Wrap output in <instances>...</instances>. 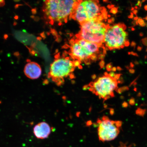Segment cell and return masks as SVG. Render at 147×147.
I'll list each match as a JSON object with an SVG mask.
<instances>
[{"instance_id": "f546056e", "label": "cell", "mask_w": 147, "mask_h": 147, "mask_svg": "<svg viewBox=\"0 0 147 147\" xmlns=\"http://www.w3.org/2000/svg\"><path fill=\"white\" fill-rule=\"evenodd\" d=\"M109 75L110 77L114 78L115 74L113 72H111L109 74Z\"/></svg>"}, {"instance_id": "f907efd6", "label": "cell", "mask_w": 147, "mask_h": 147, "mask_svg": "<svg viewBox=\"0 0 147 147\" xmlns=\"http://www.w3.org/2000/svg\"><path fill=\"white\" fill-rule=\"evenodd\" d=\"M111 20H112V22H114L115 21V18H111Z\"/></svg>"}, {"instance_id": "db71d44e", "label": "cell", "mask_w": 147, "mask_h": 147, "mask_svg": "<svg viewBox=\"0 0 147 147\" xmlns=\"http://www.w3.org/2000/svg\"><path fill=\"white\" fill-rule=\"evenodd\" d=\"M137 84V83L136 82H134V83L133 84V85L134 86L136 85Z\"/></svg>"}, {"instance_id": "60d3db41", "label": "cell", "mask_w": 147, "mask_h": 147, "mask_svg": "<svg viewBox=\"0 0 147 147\" xmlns=\"http://www.w3.org/2000/svg\"><path fill=\"white\" fill-rule=\"evenodd\" d=\"M134 17V16L133 15H130L129 16H128V18H133Z\"/></svg>"}, {"instance_id": "e7e4bbea", "label": "cell", "mask_w": 147, "mask_h": 147, "mask_svg": "<svg viewBox=\"0 0 147 147\" xmlns=\"http://www.w3.org/2000/svg\"><path fill=\"white\" fill-rule=\"evenodd\" d=\"M145 1H141V2L143 3V2H144Z\"/></svg>"}, {"instance_id": "30bf717a", "label": "cell", "mask_w": 147, "mask_h": 147, "mask_svg": "<svg viewBox=\"0 0 147 147\" xmlns=\"http://www.w3.org/2000/svg\"><path fill=\"white\" fill-rule=\"evenodd\" d=\"M71 45V53L72 54V56L76 59L80 61H85L90 57L91 56L87 51L78 43H75V42Z\"/></svg>"}, {"instance_id": "cb8c5ba5", "label": "cell", "mask_w": 147, "mask_h": 147, "mask_svg": "<svg viewBox=\"0 0 147 147\" xmlns=\"http://www.w3.org/2000/svg\"><path fill=\"white\" fill-rule=\"evenodd\" d=\"M119 147H131V145H130L129 146H127L126 144H124V143L121 142L120 143V146Z\"/></svg>"}, {"instance_id": "277c9868", "label": "cell", "mask_w": 147, "mask_h": 147, "mask_svg": "<svg viewBox=\"0 0 147 147\" xmlns=\"http://www.w3.org/2000/svg\"><path fill=\"white\" fill-rule=\"evenodd\" d=\"M75 67L71 61L65 58L57 59L51 64L48 78L58 86H61L64 82V78L70 76Z\"/></svg>"}, {"instance_id": "3957f363", "label": "cell", "mask_w": 147, "mask_h": 147, "mask_svg": "<svg viewBox=\"0 0 147 147\" xmlns=\"http://www.w3.org/2000/svg\"><path fill=\"white\" fill-rule=\"evenodd\" d=\"M118 83L115 78L108 74L99 78L94 82H91L89 85V90L105 101L115 96L114 91L118 90Z\"/></svg>"}, {"instance_id": "d6a6232c", "label": "cell", "mask_w": 147, "mask_h": 147, "mask_svg": "<svg viewBox=\"0 0 147 147\" xmlns=\"http://www.w3.org/2000/svg\"><path fill=\"white\" fill-rule=\"evenodd\" d=\"M131 54L133 55V56L137 57H139V55L136 53H134L133 51H131Z\"/></svg>"}, {"instance_id": "f6af8a7d", "label": "cell", "mask_w": 147, "mask_h": 147, "mask_svg": "<svg viewBox=\"0 0 147 147\" xmlns=\"http://www.w3.org/2000/svg\"><path fill=\"white\" fill-rule=\"evenodd\" d=\"M143 35H144V34L142 32H141L139 34V36H142Z\"/></svg>"}, {"instance_id": "83f0119b", "label": "cell", "mask_w": 147, "mask_h": 147, "mask_svg": "<svg viewBox=\"0 0 147 147\" xmlns=\"http://www.w3.org/2000/svg\"><path fill=\"white\" fill-rule=\"evenodd\" d=\"M130 44V43L129 41L128 40H126V41L125 42L124 45L126 47H128L129 46Z\"/></svg>"}, {"instance_id": "f1b7e54d", "label": "cell", "mask_w": 147, "mask_h": 147, "mask_svg": "<svg viewBox=\"0 0 147 147\" xmlns=\"http://www.w3.org/2000/svg\"><path fill=\"white\" fill-rule=\"evenodd\" d=\"M5 1H0V7L3 6L5 5Z\"/></svg>"}, {"instance_id": "484cf974", "label": "cell", "mask_w": 147, "mask_h": 147, "mask_svg": "<svg viewBox=\"0 0 147 147\" xmlns=\"http://www.w3.org/2000/svg\"><path fill=\"white\" fill-rule=\"evenodd\" d=\"M122 106L123 107L126 108L128 106V104L127 102H124L122 104Z\"/></svg>"}, {"instance_id": "74e56055", "label": "cell", "mask_w": 147, "mask_h": 147, "mask_svg": "<svg viewBox=\"0 0 147 147\" xmlns=\"http://www.w3.org/2000/svg\"><path fill=\"white\" fill-rule=\"evenodd\" d=\"M117 68L116 67H113L112 68L111 71H115L117 70Z\"/></svg>"}, {"instance_id": "7bdbcfd3", "label": "cell", "mask_w": 147, "mask_h": 147, "mask_svg": "<svg viewBox=\"0 0 147 147\" xmlns=\"http://www.w3.org/2000/svg\"><path fill=\"white\" fill-rule=\"evenodd\" d=\"M92 78H93V79H95L96 78V76L95 75H93L92 76Z\"/></svg>"}, {"instance_id": "681fc988", "label": "cell", "mask_w": 147, "mask_h": 147, "mask_svg": "<svg viewBox=\"0 0 147 147\" xmlns=\"http://www.w3.org/2000/svg\"><path fill=\"white\" fill-rule=\"evenodd\" d=\"M107 7L108 8V9H111V8L112 9V8H111V5H108L107 6Z\"/></svg>"}, {"instance_id": "816d5d0a", "label": "cell", "mask_w": 147, "mask_h": 147, "mask_svg": "<svg viewBox=\"0 0 147 147\" xmlns=\"http://www.w3.org/2000/svg\"><path fill=\"white\" fill-rule=\"evenodd\" d=\"M139 25L137 21H136V25Z\"/></svg>"}, {"instance_id": "603a6c76", "label": "cell", "mask_w": 147, "mask_h": 147, "mask_svg": "<svg viewBox=\"0 0 147 147\" xmlns=\"http://www.w3.org/2000/svg\"><path fill=\"white\" fill-rule=\"evenodd\" d=\"M90 58L92 60L95 61H96L97 59V56H96V55H95V54L92 55Z\"/></svg>"}, {"instance_id": "91938a15", "label": "cell", "mask_w": 147, "mask_h": 147, "mask_svg": "<svg viewBox=\"0 0 147 147\" xmlns=\"http://www.w3.org/2000/svg\"><path fill=\"white\" fill-rule=\"evenodd\" d=\"M137 88H135V89H134V91H137Z\"/></svg>"}, {"instance_id": "ab89813d", "label": "cell", "mask_w": 147, "mask_h": 147, "mask_svg": "<svg viewBox=\"0 0 147 147\" xmlns=\"http://www.w3.org/2000/svg\"><path fill=\"white\" fill-rule=\"evenodd\" d=\"M117 70L119 71H121L122 70V69L121 68V67H117Z\"/></svg>"}, {"instance_id": "5b68a950", "label": "cell", "mask_w": 147, "mask_h": 147, "mask_svg": "<svg viewBox=\"0 0 147 147\" xmlns=\"http://www.w3.org/2000/svg\"><path fill=\"white\" fill-rule=\"evenodd\" d=\"M126 27L123 23H119L107 29L105 34V42L110 50L123 49L128 34L125 32Z\"/></svg>"}, {"instance_id": "bcb514c9", "label": "cell", "mask_w": 147, "mask_h": 147, "mask_svg": "<svg viewBox=\"0 0 147 147\" xmlns=\"http://www.w3.org/2000/svg\"><path fill=\"white\" fill-rule=\"evenodd\" d=\"M106 54V49H104L103 51V54L105 55Z\"/></svg>"}, {"instance_id": "7a4b0ae2", "label": "cell", "mask_w": 147, "mask_h": 147, "mask_svg": "<svg viewBox=\"0 0 147 147\" xmlns=\"http://www.w3.org/2000/svg\"><path fill=\"white\" fill-rule=\"evenodd\" d=\"M80 33L76 35L80 39L96 43L101 46L105 42L106 25L97 19H93L81 24Z\"/></svg>"}, {"instance_id": "9f6ffc18", "label": "cell", "mask_w": 147, "mask_h": 147, "mask_svg": "<svg viewBox=\"0 0 147 147\" xmlns=\"http://www.w3.org/2000/svg\"><path fill=\"white\" fill-rule=\"evenodd\" d=\"M126 68L127 69H129V67H128V66H126Z\"/></svg>"}, {"instance_id": "4316f807", "label": "cell", "mask_w": 147, "mask_h": 147, "mask_svg": "<svg viewBox=\"0 0 147 147\" xmlns=\"http://www.w3.org/2000/svg\"><path fill=\"white\" fill-rule=\"evenodd\" d=\"M136 42L135 41H132L131 43V47H134V49H135V47H136Z\"/></svg>"}, {"instance_id": "f35d334b", "label": "cell", "mask_w": 147, "mask_h": 147, "mask_svg": "<svg viewBox=\"0 0 147 147\" xmlns=\"http://www.w3.org/2000/svg\"><path fill=\"white\" fill-rule=\"evenodd\" d=\"M134 63H135L136 65H138L139 64V62H138L136 60L135 61H134Z\"/></svg>"}, {"instance_id": "9c48e42d", "label": "cell", "mask_w": 147, "mask_h": 147, "mask_svg": "<svg viewBox=\"0 0 147 147\" xmlns=\"http://www.w3.org/2000/svg\"><path fill=\"white\" fill-rule=\"evenodd\" d=\"M51 128L49 125L45 122H42L36 125L33 129L35 137L38 139H45L49 137L51 133Z\"/></svg>"}, {"instance_id": "6da1fadb", "label": "cell", "mask_w": 147, "mask_h": 147, "mask_svg": "<svg viewBox=\"0 0 147 147\" xmlns=\"http://www.w3.org/2000/svg\"><path fill=\"white\" fill-rule=\"evenodd\" d=\"M79 4L78 1L71 0L45 1L42 8L44 17L50 20L49 23H54L55 21L61 23L69 16L72 17Z\"/></svg>"}, {"instance_id": "11a10c76", "label": "cell", "mask_w": 147, "mask_h": 147, "mask_svg": "<svg viewBox=\"0 0 147 147\" xmlns=\"http://www.w3.org/2000/svg\"><path fill=\"white\" fill-rule=\"evenodd\" d=\"M135 30V28H134V27L132 28H131L132 31H134V30Z\"/></svg>"}, {"instance_id": "d4e9b609", "label": "cell", "mask_w": 147, "mask_h": 147, "mask_svg": "<svg viewBox=\"0 0 147 147\" xmlns=\"http://www.w3.org/2000/svg\"><path fill=\"white\" fill-rule=\"evenodd\" d=\"M121 74H115L114 78L117 80H119V78H120V77L121 76Z\"/></svg>"}, {"instance_id": "d590c367", "label": "cell", "mask_w": 147, "mask_h": 147, "mask_svg": "<svg viewBox=\"0 0 147 147\" xmlns=\"http://www.w3.org/2000/svg\"><path fill=\"white\" fill-rule=\"evenodd\" d=\"M130 67H131V68H133L134 67V64L131 62L130 63Z\"/></svg>"}, {"instance_id": "7dc6e473", "label": "cell", "mask_w": 147, "mask_h": 147, "mask_svg": "<svg viewBox=\"0 0 147 147\" xmlns=\"http://www.w3.org/2000/svg\"><path fill=\"white\" fill-rule=\"evenodd\" d=\"M144 8L145 10L147 11V5H146L144 7Z\"/></svg>"}, {"instance_id": "e575fe53", "label": "cell", "mask_w": 147, "mask_h": 147, "mask_svg": "<svg viewBox=\"0 0 147 147\" xmlns=\"http://www.w3.org/2000/svg\"><path fill=\"white\" fill-rule=\"evenodd\" d=\"M142 47H140V46H138L137 47V50L138 51H142Z\"/></svg>"}, {"instance_id": "03108f58", "label": "cell", "mask_w": 147, "mask_h": 147, "mask_svg": "<svg viewBox=\"0 0 147 147\" xmlns=\"http://www.w3.org/2000/svg\"><path fill=\"white\" fill-rule=\"evenodd\" d=\"M108 17L110 18V15H108Z\"/></svg>"}, {"instance_id": "52a82bcc", "label": "cell", "mask_w": 147, "mask_h": 147, "mask_svg": "<svg viewBox=\"0 0 147 147\" xmlns=\"http://www.w3.org/2000/svg\"><path fill=\"white\" fill-rule=\"evenodd\" d=\"M82 3L87 14L88 21L97 19L101 21L104 18L103 16L106 12V9L103 7H100L98 1H85Z\"/></svg>"}, {"instance_id": "d6986e66", "label": "cell", "mask_w": 147, "mask_h": 147, "mask_svg": "<svg viewBox=\"0 0 147 147\" xmlns=\"http://www.w3.org/2000/svg\"><path fill=\"white\" fill-rule=\"evenodd\" d=\"M75 67H78L80 65V64L81 63V61L80 60H77L75 61H73Z\"/></svg>"}, {"instance_id": "7c38bea8", "label": "cell", "mask_w": 147, "mask_h": 147, "mask_svg": "<svg viewBox=\"0 0 147 147\" xmlns=\"http://www.w3.org/2000/svg\"><path fill=\"white\" fill-rule=\"evenodd\" d=\"M72 18L78 21L80 25L88 21L87 16L82 3H79L74 14L72 16Z\"/></svg>"}, {"instance_id": "2e32d148", "label": "cell", "mask_w": 147, "mask_h": 147, "mask_svg": "<svg viewBox=\"0 0 147 147\" xmlns=\"http://www.w3.org/2000/svg\"><path fill=\"white\" fill-rule=\"evenodd\" d=\"M129 103L130 105L133 106L135 105L136 104L135 99L133 97L130 99L129 101Z\"/></svg>"}, {"instance_id": "be15d7a7", "label": "cell", "mask_w": 147, "mask_h": 147, "mask_svg": "<svg viewBox=\"0 0 147 147\" xmlns=\"http://www.w3.org/2000/svg\"><path fill=\"white\" fill-rule=\"evenodd\" d=\"M128 54L129 55H131V52H129L128 53Z\"/></svg>"}, {"instance_id": "44dd1931", "label": "cell", "mask_w": 147, "mask_h": 147, "mask_svg": "<svg viewBox=\"0 0 147 147\" xmlns=\"http://www.w3.org/2000/svg\"><path fill=\"white\" fill-rule=\"evenodd\" d=\"M105 64V63L104 60L101 61L99 63V65H100L101 68H103L104 67Z\"/></svg>"}, {"instance_id": "003e7915", "label": "cell", "mask_w": 147, "mask_h": 147, "mask_svg": "<svg viewBox=\"0 0 147 147\" xmlns=\"http://www.w3.org/2000/svg\"><path fill=\"white\" fill-rule=\"evenodd\" d=\"M146 52H147V49H146Z\"/></svg>"}, {"instance_id": "ee69618b", "label": "cell", "mask_w": 147, "mask_h": 147, "mask_svg": "<svg viewBox=\"0 0 147 147\" xmlns=\"http://www.w3.org/2000/svg\"><path fill=\"white\" fill-rule=\"evenodd\" d=\"M112 21L111 19H108V22L109 23H112Z\"/></svg>"}, {"instance_id": "ffe728a7", "label": "cell", "mask_w": 147, "mask_h": 147, "mask_svg": "<svg viewBox=\"0 0 147 147\" xmlns=\"http://www.w3.org/2000/svg\"><path fill=\"white\" fill-rule=\"evenodd\" d=\"M141 41L143 45L147 46V38H143Z\"/></svg>"}, {"instance_id": "9a60e30c", "label": "cell", "mask_w": 147, "mask_h": 147, "mask_svg": "<svg viewBox=\"0 0 147 147\" xmlns=\"http://www.w3.org/2000/svg\"><path fill=\"white\" fill-rule=\"evenodd\" d=\"M137 21L140 26L145 23L144 20L141 18H139Z\"/></svg>"}, {"instance_id": "94428289", "label": "cell", "mask_w": 147, "mask_h": 147, "mask_svg": "<svg viewBox=\"0 0 147 147\" xmlns=\"http://www.w3.org/2000/svg\"><path fill=\"white\" fill-rule=\"evenodd\" d=\"M134 10V8L133 7H132L131 10L133 11Z\"/></svg>"}, {"instance_id": "8d00e7d4", "label": "cell", "mask_w": 147, "mask_h": 147, "mask_svg": "<svg viewBox=\"0 0 147 147\" xmlns=\"http://www.w3.org/2000/svg\"><path fill=\"white\" fill-rule=\"evenodd\" d=\"M69 45H64L63 47V48L64 49H67L69 47Z\"/></svg>"}, {"instance_id": "4fadbf2b", "label": "cell", "mask_w": 147, "mask_h": 147, "mask_svg": "<svg viewBox=\"0 0 147 147\" xmlns=\"http://www.w3.org/2000/svg\"><path fill=\"white\" fill-rule=\"evenodd\" d=\"M146 111V109H143L140 108H138L136 111V114L138 115L143 117Z\"/></svg>"}, {"instance_id": "8992f818", "label": "cell", "mask_w": 147, "mask_h": 147, "mask_svg": "<svg viewBox=\"0 0 147 147\" xmlns=\"http://www.w3.org/2000/svg\"><path fill=\"white\" fill-rule=\"evenodd\" d=\"M97 123L98 125V138L102 142L115 139L120 132L122 124V121L111 120L106 116H104L102 119H98Z\"/></svg>"}, {"instance_id": "4dcf8cb0", "label": "cell", "mask_w": 147, "mask_h": 147, "mask_svg": "<svg viewBox=\"0 0 147 147\" xmlns=\"http://www.w3.org/2000/svg\"><path fill=\"white\" fill-rule=\"evenodd\" d=\"M142 3L141 2V1H138L137 2V4L136 5L137 6V5H138V6H139L140 8L142 6Z\"/></svg>"}, {"instance_id": "6f0895ef", "label": "cell", "mask_w": 147, "mask_h": 147, "mask_svg": "<svg viewBox=\"0 0 147 147\" xmlns=\"http://www.w3.org/2000/svg\"><path fill=\"white\" fill-rule=\"evenodd\" d=\"M143 19H145V20H146V21H147V16H146V17L145 18H143Z\"/></svg>"}, {"instance_id": "1f68e13d", "label": "cell", "mask_w": 147, "mask_h": 147, "mask_svg": "<svg viewBox=\"0 0 147 147\" xmlns=\"http://www.w3.org/2000/svg\"><path fill=\"white\" fill-rule=\"evenodd\" d=\"M135 70L133 69H129V72L131 74H134L135 73Z\"/></svg>"}, {"instance_id": "836d02e7", "label": "cell", "mask_w": 147, "mask_h": 147, "mask_svg": "<svg viewBox=\"0 0 147 147\" xmlns=\"http://www.w3.org/2000/svg\"><path fill=\"white\" fill-rule=\"evenodd\" d=\"M133 14H135V15L137 16V14L138 13V10H136V9H135V10H134L133 11Z\"/></svg>"}, {"instance_id": "e0dca14e", "label": "cell", "mask_w": 147, "mask_h": 147, "mask_svg": "<svg viewBox=\"0 0 147 147\" xmlns=\"http://www.w3.org/2000/svg\"><path fill=\"white\" fill-rule=\"evenodd\" d=\"M117 9H118L117 8L113 7L111 9V10H110V12L113 14H116L117 12Z\"/></svg>"}, {"instance_id": "5bb4252c", "label": "cell", "mask_w": 147, "mask_h": 147, "mask_svg": "<svg viewBox=\"0 0 147 147\" xmlns=\"http://www.w3.org/2000/svg\"><path fill=\"white\" fill-rule=\"evenodd\" d=\"M128 90L129 88L128 87H124L119 88L117 90V92L119 93H121L123 92Z\"/></svg>"}, {"instance_id": "c3c4849f", "label": "cell", "mask_w": 147, "mask_h": 147, "mask_svg": "<svg viewBox=\"0 0 147 147\" xmlns=\"http://www.w3.org/2000/svg\"><path fill=\"white\" fill-rule=\"evenodd\" d=\"M141 93L140 92L138 94V95H137V96H141Z\"/></svg>"}, {"instance_id": "8fae6325", "label": "cell", "mask_w": 147, "mask_h": 147, "mask_svg": "<svg viewBox=\"0 0 147 147\" xmlns=\"http://www.w3.org/2000/svg\"><path fill=\"white\" fill-rule=\"evenodd\" d=\"M75 43H78L87 51L90 56H91L95 53H98L99 47H102L98 44L89 42L82 39L76 40Z\"/></svg>"}, {"instance_id": "6125c7cd", "label": "cell", "mask_w": 147, "mask_h": 147, "mask_svg": "<svg viewBox=\"0 0 147 147\" xmlns=\"http://www.w3.org/2000/svg\"><path fill=\"white\" fill-rule=\"evenodd\" d=\"M144 58H145V59H146L147 58V56L146 55V56H145Z\"/></svg>"}, {"instance_id": "ac0fdd59", "label": "cell", "mask_w": 147, "mask_h": 147, "mask_svg": "<svg viewBox=\"0 0 147 147\" xmlns=\"http://www.w3.org/2000/svg\"><path fill=\"white\" fill-rule=\"evenodd\" d=\"M106 69L108 71H111L112 69V65L111 63H110L107 64L106 65Z\"/></svg>"}, {"instance_id": "7402d4cb", "label": "cell", "mask_w": 147, "mask_h": 147, "mask_svg": "<svg viewBox=\"0 0 147 147\" xmlns=\"http://www.w3.org/2000/svg\"><path fill=\"white\" fill-rule=\"evenodd\" d=\"M105 55L104 54H100L98 56V59L99 60H103L105 57Z\"/></svg>"}, {"instance_id": "b9f144b4", "label": "cell", "mask_w": 147, "mask_h": 147, "mask_svg": "<svg viewBox=\"0 0 147 147\" xmlns=\"http://www.w3.org/2000/svg\"><path fill=\"white\" fill-rule=\"evenodd\" d=\"M138 16H136V17H135V18H134V21H137L138 19Z\"/></svg>"}, {"instance_id": "680465c9", "label": "cell", "mask_w": 147, "mask_h": 147, "mask_svg": "<svg viewBox=\"0 0 147 147\" xmlns=\"http://www.w3.org/2000/svg\"><path fill=\"white\" fill-rule=\"evenodd\" d=\"M135 8L136 9H138V7H137V6H135Z\"/></svg>"}, {"instance_id": "f5cc1de1", "label": "cell", "mask_w": 147, "mask_h": 147, "mask_svg": "<svg viewBox=\"0 0 147 147\" xmlns=\"http://www.w3.org/2000/svg\"><path fill=\"white\" fill-rule=\"evenodd\" d=\"M78 67L79 69H82V67L81 65H80V66H79Z\"/></svg>"}, {"instance_id": "ba28073f", "label": "cell", "mask_w": 147, "mask_h": 147, "mask_svg": "<svg viewBox=\"0 0 147 147\" xmlns=\"http://www.w3.org/2000/svg\"><path fill=\"white\" fill-rule=\"evenodd\" d=\"M24 72L28 78L36 80L41 76L42 69L40 66L35 62H29L26 65Z\"/></svg>"}]
</instances>
